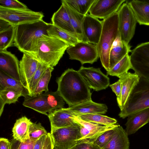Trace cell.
Here are the masks:
<instances>
[{"label": "cell", "instance_id": "6da1fadb", "mask_svg": "<svg viewBox=\"0 0 149 149\" xmlns=\"http://www.w3.org/2000/svg\"><path fill=\"white\" fill-rule=\"evenodd\" d=\"M56 81L57 91L69 107L92 100L91 89L78 71L68 68Z\"/></svg>", "mask_w": 149, "mask_h": 149}, {"label": "cell", "instance_id": "7a4b0ae2", "mask_svg": "<svg viewBox=\"0 0 149 149\" xmlns=\"http://www.w3.org/2000/svg\"><path fill=\"white\" fill-rule=\"evenodd\" d=\"M50 23L43 19L15 26L14 45L23 53L34 54L40 39L48 35L47 30Z\"/></svg>", "mask_w": 149, "mask_h": 149}, {"label": "cell", "instance_id": "3957f363", "mask_svg": "<svg viewBox=\"0 0 149 149\" xmlns=\"http://www.w3.org/2000/svg\"><path fill=\"white\" fill-rule=\"evenodd\" d=\"M69 46L56 37L44 35L40 39L36 53L33 55L40 62L54 67Z\"/></svg>", "mask_w": 149, "mask_h": 149}, {"label": "cell", "instance_id": "277c9868", "mask_svg": "<svg viewBox=\"0 0 149 149\" xmlns=\"http://www.w3.org/2000/svg\"><path fill=\"white\" fill-rule=\"evenodd\" d=\"M102 29L99 41L96 45L102 66L109 70V54L112 44L119 32L117 12L102 21Z\"/></svg>", "mask_w": 149, "mask_h": 149}, {"label": "cell", "instance_id": "5b68a950", "mask_svg": "<svg viewBox=\"0 0 149 149\" xmlns=\"http://www.w3.org/2000/svg\"><path fill=\"white\" fill-rule=\"evenodd\" d=\"M149 108V82L140 77L124 107L118 116L123 119Z\"/></svg>", "mask_w": 149, "mask_h": 149}, {"label": "cell", "instance_id": "8992f818", "mask_svg": "<svg viewBox=\"0 0 149 149\" xmlns=\"http://www.w3.org/2000/svg\"><path fill=\"white\" fill-rule=\"evenodd\" d=\"M50 133L54 149H71L80 143L81 138L80 125L77 122L68 127L51 129Z\"/></svg>", "mask_w": 149, "mask_h": 149}, {"label": "cell", "instance_id": "52a82bcc", "mask_svg": "<svg viewBox=\"0 0 149 149\" xmlns=\"http://www.w3.org/2000/svg\"><path fill=\"white\" fill-rule=\"evenodd\" d=\"M42 12L26 9H13L0 6V19L5 20L12 25L17 26L43 19Z\"/></svg>", "mask_w": 149, "mask_h": 149}, {"label": "cell", "instance_id": "ba28073f", "mask_svg": "<svg viewBox=\"0 0 149 149\" xmlns=\"http://www.w3.org/2000/svg\"><path fill=\"white\" fill-rule=\"evenodd\" d=\"M118 29L122 41L129 45L134 34L136 23L134 16L126 1L117 11Z\"/></svg>", "mask_w": 149, "mask_h": 149}, {"label": "cell", "instance_id": "9c48e42d", "mask_svg": "<svg viewBox=\"0 0 149 149\" xmlns=\"http://www.w3.org/2000/svg\"><path fill=\"white\" fill-rule=\"evenodd\" d=\"M131 52L132 69L141 78L149 82V42L139 44Z\"/></svg>", "mask_w": 149, "mask_h": 149}, {"label": "cell", "instance_id": "30bf717a", "mask_svg": "<svg viewBox=\"0 0 149 149\" xmlns=\"http://www.w3.org/2000/svg\"><path fill=\"white\" fill-rule=\"evenodd\" d=\"M66 52L69 59L79 61L82 65L93 64L99 58L96 45L83 41L69 46Z\"/></svg>", "mask_w": 149, "mask_h": 149}, {"label": "cell", "instance_id": "8fae6325", "mask_svg": "<svg viewBox=\"0 0 149 149\" xmlns=\"http://www.w3.org/2000/svg\"><path fill=\"white\" fill-rule=\"evenodd\" d=\"M78 71L90 89L96 91L106 89L110 85V79L100 68L81 66Z\"/></svg>", "mask_w": 149, "mask_h": 149}, {"label": "cell", "instance_id": "7c38bea8", "mask_svg": "<svg viewBox=\"0 0 149 149\" xmlns=\"http://www.w3.org/2000/svg\"><path fill=\"white\" fill-rule=\"evenodd\" d=\"M126 1L125 0H95L89 12L91 16L104 20L117 12Z\"/></svg>", "mask_w": 149, "mask_h": 149}, {"label": "cell", "instance_id": "4fadbf2b", "mask_svg": "<svg viewBox=\"0 0 149 149\" xmlns=\"http://www.w3.org/2000/svg\"><path fill=\"white\" fill-rule=\"evenodd\" d=\"M82 28L86 42L97 45L102 29V21L88 14L85 16L83 20Z\"/></svg>", "mask_w": 149, "mask_h": 149}, {"label": "cell", "instance_id": "5bb4252c", "mask_svg": "<svg viewBox=\"0 0 149 149\" xmlns=\"http://www.w3.org/2000/svg\"><path fill=\"white\" fill-rule=\"evenodd\" d=\"M19 62L17 57L10 52L7 50L0 51V70L21 81Z\"/></svg>", "mask_w": 149, "mask_h": 149}, {"label": "cell", "instance_id": "9a60e30c", "mask_svg": "<svg viewBox=\"0 0 149 149\" xmlns=\"http://www.w3.org/2000/svg\"><path fill=\"white\" fill-rule=\"evenodd\" d=\"M51 129L70 126L77 123L74 119L75 115L68 108H62L48 113Z\"/></svg>", "mask_w": 149, "mask_h": 149}, {"label": "cell", "instance_id": "2e32d148", "mask_svg": "<svg viewBox=\"0 0 149 149\" xmlns=\"http://www.w3.org/2000/svg\"><path fill=\"white\" fill-rule=\"evenodd\" d=\"M40 63L32 54L23 53L19 62V69L21 81L26 88L28 81L35 74Z\"/></svg>", "mask_w": 149, "mask_h": 149}, {"label": "cell", "instance_id": "e0dca14e", "mask_svg": "<svg viewBox=\"0 0 149 149\" xmlns=\"http://www.w3.org/2000/svg\"><path fill=\"white\" fill-rule=\"evenodd\" d=\"M122 82V87L120 98L117 102L120 111L124 107L130 94L139 82L140 77L136 73L128 72L119 78Z\"/></svg>", "mask_w": 149, "mask_h": 149}, {"label": "cell", "instance_id": "ac0fdd59", "mask_svg": "<svg viewBox=\"0 0 149 149\" xmlns=\"http://www.w3.org/2000/svg\"><path fill=\"white\" fill-rule=\"evenodd\" d=\"M74 119L77 122L84 127L87 131L88 135L83 142L93 143L99 136L104 132L116 127L118 125H105L86 121L75 116Z\"/></svg>", "mask_w": 149, "mask_h": 149}, {"label": "cell", "instance_id": "d6986e66", "mask_svg": "<svg viewBox=\"0 0 149 149\" xmlns=\"http://www.w3.org/2000/svg\"><path fill=\"white\" fill-rule=\"evenodd\" d=\"M68 108L74 113L75 116L77 117L89 114H104L108 110L105 104L97 103L92 100L69 107Z\"/></svg>", "mask_w": 149, "mask_h": 149}, {"label": "cell", "instance_id": "ffe728a7", "mask_svg": "<svg viewBox=\"0 0 149 149\" xmlns=\"http://www.w3.org/2000/svg\"><path fill=\"white\" fill-rule=\"evenodd\" d=\"M125 124L128 136L136 133L149 122V108L129 116Z\"/></svg>", "mask_w": 149, "mask_h": 149}, {"label": "cell", "instance_id": "44dd1931", "mask_svg": "<svg viewBox=\"0 0 149 149\" xmlns=\"http://www.w3.org/2000/svg\"><path fill=\"white\" fill-rule=\"evenodd\" d=\"M126 2L140 25L149 26V1L132 0Z\"/></svg>", "mask_w": 149, "mask_h": 149}, {"label": "cell", "instance_id": "7402d4cb", "mask_svg": "<svg viewBox=\"0 0 149 149\" xmlns=\"http://www.w3.org/2000/svg\"><path fill=\"white\" fill-rule=\"evenodd\" d=\"M131 47L129 45H127L122 41L119 31L118 35L113 42L110 51L109 70L126 54L131 52Z\"/></svg>", "mask_w": 149, "mask_h": 149}, {"label": "cell", "instance_id": "603a6c76", "mask_svg": "<svg viewBox=\"0 0 149 149\" xmlns=\"http://www.w3.org/2000/svg\"><path fill=\"white\" fill-rule=\"evenodd\" d=\"M51 21L52 24L56 27L77 34L72 25L69 14L63 4L61 3L59 8L53 14Z\"/></svg>", "mask_w": 149, "mask_h": 149}, {"label": "cell", "instance_id": "cb8c5ba5", "mask_svg": "<svg viewBox=\"0 0 149 149\" xmlns=\"http://www.w3.org/2000/svg\"><path fill=\"white\" fill-rule=\"evenodd\" d=\"M129 146L128 135L118 125L111 140L102 149H129Z\"/></svg>", "mask_w": 149, "mask_h": 149}, {"label": "cell", "instance_id": "d4e9b609", "mask_svg": "<svg viewBox=\"0 0 149 149\" xmlns=\"http://www.w3.org/2000/svg\"><path fill=\"white\" fill-rule=\"evenodd\" d=\"M31 121L25 116L16 120L12 129L13 136L19 142H25L30 139L29 130Z\"/></svg>", "mask_w": 149, "mask_h": 149}, {"label": "cell", "instance_id": "484cf974", "mask_svg": "<svg viewBox=\"0 0 149 149\" xmlns=\"http://www.w3.org/2000/svg\"><path fill=\"white\" fill-rule=\"evenodd\" d=\"M22 104L25 107L47 116L48 114L47 113H50L44 93L25 97Z\"/></svg>", "mask_w": 149, "mask_h": 149}, {"label": "cell", "instance_id": "4316f807", "mask_svg": "<svg viewBox=\"0 0 149 149\" xmlns=\"http://www.w3.org/2000/svg\"><path fill=\"white\" fill-rule=\"evenodd\" d=\"M21 96H27L21 90L13 87H8L0 91V116L6 104L15 103Z\"/></svg>", "mask_w": 149, "mask_h": 149}, {"label": "cell", "instance_id": "83f0119b", "mask_svg": "<svg viewBox=\"0 0 149 149\" xmlns=\"http://www.w3.org/2000/svg\"><path fill=\"white\" fill-rule=\"evenodd\" d=\"M49 35L56 37L64 41L69 46H73L82 39L76 34L61 29L50 24L47 30Z\"/></svg>", "mask_w": 149, "mask_h": 149}, {"label": "cell", "instance_id": "f1b7e54d", "mask_svg": "<svg viewBox=\"0 0 149 149\" xmlns=\"http://www.w3.org/2000/svg\"><path fill=\"white\" fill-rule=\"evenodd\" d=\"M132 68L130 56L127 54L112 68L107 71V74L120 78L127 73L129 70Z\"/></svg>", "mask_w": 149, "mask_h": 149}, {"label": "cell", "instance_id": "f546056e", "mask_svg": "<svg viewBox=\"0 0 149 149\" xmlns=\"http://www.w3.org/2000/svg\"><path fill=\"white\" fill-rule=\"evenodd\" d=\"M61 3L65 6L69 14L72 25L76 33L80 37L84 42H86L83 33L82 25L85 16L81 14L72 9L63 1H61Z\"/></svg>", "mask_w": 149, "mask_h": 149}, {"label": "cell", "instance_id": "4dcf8cb0", "mask_svg": "<svg viewBox=\"0 0 149 149\" xmlns=\"http://www.w3.org/2000/svg\"><path fill=\"white\" fill-rule=\"evenodd\" d=\"M10 87L21 90L27 97L30 96L27 89L24 86L21 81L13 79L0 70V91L6 88Z\"/></svg>", "mask_w": 149, "mask_h": 149}, {"label": "cell", "instance_id": "1f68e13d", "mask_svg": "<svg viewBox=\"0 0 149 149\" xmlns=\"http://www.w3.org/2000/svg\"><path fill=\"white\" fill-rule=\"evenodd\" d=\"M70 8L77 13L85 16L95 0H63Z\"/></svg>", "mask_w": 149, "mask_h": 149}, {"label": "cell", "instance_id": "d6a6232c", "mask_svg": "<svg viewBox=\"0 0 149 149\" xmlns=\"http://www.w3.org/2000/svg\"><path fill=\"white\" fill-rule=\"evenodd\" d=\"M50 113L56 109L63 108L65 101L57 91L44 93Z\"/></svg>", "mask_w": 149, "mask_h": 149}, {"label": "cell", "instance_id": "836d02e7", "mask_svg": "<svg viewBox=\"0 0 149 149\" xmlns=\"http://www.w3.org/2000/svg\"><path fill=\"white\" fill-rule=\"evenodd\" d=\"M15 26L11 25L0 31V51L7 50L14 41Z\"/></svg>", "mask_w": 149, "mask_h": 149}, {"label": "cell", "instance_id": "e575fe53", "mask_svg": "<svg viewBox=\"0 0 149 149\" xmlns=\"http://www.w3.org/2000/svg\"><path fill=\"white\" fill-rule=\"evenodd\" d=\"M84 120L100 124L105 125L116 124L117 122L115 119L99 114H89L78 117Z\"/></svg>", "mask_w": 149, "mask_h": 149}, {"label": "cell", "instance_id": "d590c367", "mask_svg": "<svg viewBox=\"0 0 149 149\" xmlns=\"http://www.w3.org/2000/svg\"><path fill=\"white\" fill-rule=\"evenodd\" d=\"M54 70V67L50 66L47 67L38 82L33 96L41 94L44 91L45 92L49 91L48 86L51 79L52 72Z\"/></svg>", "mask_w": 149, "mask_h": 149}, {"label": "cell", "instance_id": "8d00e7d4", "mask_svg": "<svg viewBox=\"0 0 149 149\" xmlns=\"http://www.w3.org/2000/svg\"><path fill=\"white\" fill-rule=\"evenodd\" d=\"M49 66L40 63L39 66L33 77L28 81L26 88L30 96H32L36 87L44 73Z\"/></svg>", "mask_w": 149, "mask_h": 149}, {"label": "cell", "instance_id": "74e56055", "mask_svg": "<svg viewBox=\"0 0 149 149\" xmlns=\"http://www.w3.org/2000/svg\"><path fill=\"white\" fill-rule=\"evenodd\" d=\"M29 133L31 141L37 140L44 135H47L48 133L41 124L31 122L29 127Z\"/></svg>", "mask_w": 149, "mask_h": 149}, {"label": "cell", "instance_id": "f35d334b", "mask_svg": "<svg viewBox=\"0 0 149 149\" xmlns=\"http://www.w3.org/2000/svg\"><path fill=\"white\" fill-rule=\"evenodd\" d=\"M117 126L104 132L99 136L93 143L100 149L102 148L111 140L116 130Z\"/></svg>", "mask_w": 149, "mask_h": 149}, {"label": "cell", "instance_id": "ab89813d", "mask_svg": "<svg viewBox=\"0 0 149 149\" xmlns=\"http://www.w3.org/2000/svg\"><path fill=\"white\" fill-rule=\"evenodd\" d=\"M0 6L13 9H26V6L17 0H0Z\"/></svg>", "mask_w": 149, "mask_h": 149}, {"label": "cell", "instance_id": "60d3db41", "mask_svg": "<svg viewBox=\"0 0 149 149\" xmlns=\"http://www.w3.org/2000/svg\"><path fill=\"white\" fill-rule=\"evenodd\" d=\"M109 86L117 96V102H118L120 99L121 92L122 87L121 81L119 79L117 81L110 85Z\"/></svg>", "mask_w": 149, "mask_h": 149}, {"label": "cell", "instance_id": "b9f144b4", "mask_svg": "<svg viewBox=\"0 0 149 149\" xmlns=\"http://www.w3.org/2000/svg\"><path fill=\"white\" fill-rule=\"evenodd\" d=\"M71 149H101L93 142H82Z\"/></svg>", "mask_w": 149, "mask_h": 149}, {"label": "cell", "instance_id": "7bdbcfd3", "mask_svg": "<svg viewBox=\"0 0 149 149\" xmlns=\"http://www.w3.org/2000/svg\"><path fill=\"white\" fill-rule=\"evenodd\" d=\"M37 141H31L29 139L25 142H20L18 147L15 149H33Z\"/></svg>", "mask_w": 149, "mask_h": 149}, {"label": "cell", "instance_id": "ee69618b", "mask_svg": "<svg viewBox=\"0 0 149 149\" xmlns=\"http://www.w3.org/2000/svg\"><path fill=\"white\" fill-rule=\"evenodd\" d=\"M42 149H54L51 134L48 133L47 135Z\"/></svg>", "mask_w": 149, "mask_h": 149}, {"label": "cell", "instance_id": "f6af8a7d", "mask_svg": "<svg viewBox=\"0 0 149 149\" xmlns=\"http://www.w3.org/2000/svg\"><path fill=\"white\" fill-rule=\"evenodd\" d=\"M0 149H11V144L8 139L1 138Z\"/></svg>", "mask_w": 149, "mask_h": 149}, {"label": "cell", "instance_id": "bcb514c9", "mask_svg": "<svg viewBox=\"0 0 149 149\" xmlns=\"http://www.w3.org/2000/svg\"><path fill=\"white\" fill-rule=\"evenodd\" d=\"M47 136V135H44L37 140L36 142L33 149H42Z\"/></svg>", "mask_w": 149, "mask_h": 149}, {"label": "cell", "instance_id": "7dc6e473", "mask_svg": "<svg viewBox=\"0 0 149 149\" xmlns=\"http://www.w3.org/2000/svg\"><path fill=\"white\" fill-rule=\"evenodd\" d=\"M11 25L8 22L0 19V31L7 29Z\"/></svg>", "mask_w": 149, "mask_h": 149}]
</instances>
